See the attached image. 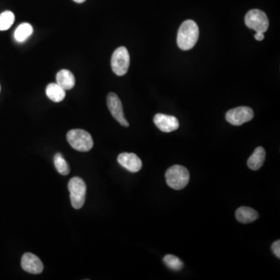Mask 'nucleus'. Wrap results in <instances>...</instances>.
Returning <instances> with one entry per match:
<instances>
[{"instance_id": "1", "label": "nucleus", "mask_w": 280, "mask_h": 280, "mask_svg": "<svg viewBox=\"0 0 280 280\" xmlns=\"http://www.w3.org/2000/svg\"><path fill=\"white\" fill-rule=\"evenodd\" d=\"M199 37V29L195 21L183 22L178 30L177 44L181 50L188 51L195 46Z\"/></svg>"}, {"instance_id": "2", "label": "nucleus", "mask_w": 280, "mask_h": 280, "mask_svg": "<svg viewBox=\"0 0 280 280\" xmlns=\"http://www.w3.org/2000/svg\"><path fill=\"white\" fill-rule=\"evenodd\" d=\"M165 178L168 186L174 190H181L189 182L190 174L185 167L174 165L166 171Z\"/></svg>"}, {"instance_id": "3", "label": "nucleus", "mask_w": 280, "mask_h": 280, "mask_svg": "<svg viewBox=\"0 0 280 280\" xmlns=\"http://www.w3.org/2000/svg\"><path fill=\"white\" fill-rule=\"evenodd\" d=\"M66 138L69 145L80 152H88L94 147L92 136L85 130H70L67 133Z\"/></svg>"}, {"instance_id": "4", "label": "nucleus", "mask_w": 280, "mask_h": 280, "mask_svg": "<svg viewBox=\"0 0 280 280\" xmlns=\"http://www.w3.org/2000/svg\"><path fill=\"white\" fill-rule=\"evenodd\" d=\"M68 191L73 207L80 209L84 206L87 192V185L82 178L74 177L68 181Z\"/></svg>"}, {"instance_id": "5", "label": "nucleus", "mask_w": 280, "mask_h": 280, "mask_svg": "<svg viewBox=\"0 0 280 280\" xmlns=\"http://www.w3.org/2000/svg\"><path fill=\"white\" fill-rule=\"evenodd\" d=\"M111 68L117 76L125 75L128 72L130 64V56L128 49L121 46L117 48L111 57Z\"/></svg>"}, {"instance_id": "6", "label": "nucleus", "mask_w": 280, "mask_h": 280, "mask_svg": "<svg viewBox=\"0 0 280 280\" xmlns=\"http://www.w3.org/2000/svg\"><path fill=\"white\" fill-rule=\"evenodd\" d=\"M244 22L250 29L255 30L256 32L265 33L268 30V17L263 11L260 10H251L245 16Z\"/></svg>"}, {"instance_id": "7", "label": "nucleus", "mask_w": 280, "mask_h": 280, "mask_svg": "<svg viewBox=\"0 0 280 280\" xmlns=\"http://www.w3.org/2000/svg\"><path fill=\"white\" fill-rule=\"evenodd\" d=\"M254 111L249 107H238L227 111L226 120L233 125H241L252 120Z\"/></svg>"}, {"instance_id": "8", "label": "nucleus", "mask_w": 280, "mask_h": 280, "mask_svg": "<svg viewBox=\"0 0 280 280\" xmlns=\"http://www.w3.org/2000/svg\"><path fill=\"white\" fill-rule=\"evenodd\" d=\"M107 104L113 118H115L120 125L122 126L128 127V121L124 115L123 107L117 94L115 93H110L107 98Z\"/></svg>"}, {"instance_id": "9", "label": "nucleus", "mask_w": 280, "mask_h": 280, "mask_svg": "<svg viewBox=\"0 0 280 280\" xmlns=\"http://www.w3.org/2000/svg\"><path fill=\"white\" fill-rule=\"evenodd\" d=\"M154 122L156 126L164 132H171L179 128V121L172 115L157 114L154 116Z\"/></svg>"}, {"instance_id": "10", "label": "nucleus", "mask_w": 280, "mask_h": 280, "mask_svg": "<svg viewBox=\"0 0 280 280\" xmlns=\"http://www.w3.org/2000/svg\"><path fill=\"white\" fill-rule=\"evenodd\" d=\"M21 267L27 272L31 274H40L44 269V265L40 258L32 253L27 252L23 255Z\"/></svg>"}, {"instance_id": "11", "label": "nucleus", "mask_w": 280, "mask_h": 280, "mask_svg": "<svg viewBox=\"0 0 280 280\" xmlns=\"http://www.w3.org/2000/svg\"><path fill=\"white\" fill-rule=\"evenodd\" d=\"M118 162L121 167L132 173L138 172L143 167L139 157L132 153H122L118 155Z\"/></svg>"}, {"instance_id": "12", "label": "nucleus", "mask_w": 280, "mask_h": 280, "mask_svg": "<svg viewBox=\"0 0 280 280\" xmlns=\"http://www.w3.org/2000/svg\"><path fill=\"white\" fill-rule=\"evenodd\" d=\"M236 219L241 224H250L256 221L259 214L256 210L250 207L242 206L237 209L235 213Z\"/></svg>"}, {"instance_id": "13", "label": "nucleus", "mask_w": 280, "mask_h": 280, "mask_svg": "<svg viewBox=\"0 0 280 280\" xmlns=\"http://www.w3.org/2000/svg\"><path fill=\"white\" fill-rule=\"evenodd\" d=\"M265 151L263 147H258L248 160V167L252 171H258L263 165L265 160Z\"/></svg>"}, {"instance_id": "14", "label": "nucleus", "mask_w": 280, "mask_h": 280, "mask_svg": "<svg viewBox=\"0 0 280 280\" xmlns=\"http://www.w3.org/2000/svg\"><path fill=\"white\" fill-rule=\"evenodd\" d=\"M57 84L65 91L74 88L76 84L75 77L69 70L62 69L56 75Z\"/></svg>"}, {"instance_id": "15", "label": "nucleus", "mask_w": 280, "mask_h": 280, "mask_svg": "<svg viewBox=\"0 0 280 280\" xmlns=\"http://www.w3.org/2000/svg\"><path fill=\"white\" fill-rule=\"evenodd\" d=\"M46 95L54 102H61L65 99V91L58 84H50L46 88Z\"/></svg>"}, {"instance_id": "16", "label": "nucleus", "mask_w": 280, "mask_h": 280, "mask_svg": "<svg viewBox=\"0 0 280 280\" xmlns=\"http://www.w3.org/2000/svg\"><path fill=\"white\" fill-rule=\"evenodd\" d=\"M34 29L32 26L28 23H23L17 27L14 32V38L19 42H23L28 39L32 34Z\"/></svg>"}, {"instance_id": "17", "label": "nucleus", "mask_w": 280, "mask_h": 280, "mask_svg": "<svg viewBox=\"0 0 280 280\" xmlns=\"http://www.w3.org/2000/svg\"><path fill=\"white\" fill-rule=\"evenodd\" d=\"M54 164L57 171L62 175H67L69 174L70 168L65 160L64 159L62 154L60 153L55 154L54 157Z\"/></svg>"}, {"instance_id": "18", "label": "nucleus", "mask_w": 280, "mask_h": 280, "mask_svg": "<svg viewBox=\"0 0 280 280\" xmlns=\"http://www.w3.org/2000/svg\"><path fill=\"white\" fill-rule=\"evenodd\" d=\"M15 21V16L11 11H5L0 14V31H7L11 28Z\"/></svg>"}, {"instance_id": "19", "label": "nucleus", "mask_w": 280, "mask_h": 280, "mask_svg": "<svg viewBox=\"0 0 280 280\" xmlns=\"http://www.w3.org/2000/svg\"><path fill=\"white\" fill-rule=\"evenodd\" d=\"M164 262L165 265L174 271H179L182 269L184 266V263L178 257L174 256L173 255H167L164 258Z\"/></svg>"}, {"instance_id": "20", "label": "nucleus", "mask_w": 280, "mask_h": 280, "mask_svg": "<svg viewBox=\"0 0 280 280\" xmlns=\"http://www.w3.org/2000/svg\"><path fill=\"white\" fill-rule=\"evenodd\" d=\"M272 250L273 251L274 254H275V256L277 258H280V241H275L273 244H272Z\"/></svg>"}, {"instance_id": "21", "label": "nucleus", "mask_w": 280, "mask_h": 280, "mask_svg": "<svg viewBox=\"0 0 280 280\" xmlns=\"http://www.w3.org/2000/svg\"><path fill=\"white\" fill-rule=\"evenodd\" d=\"M265 36H264V33L262 32H256V34H255V38L257 40V41H261L264 39Z\"/></svg>"}, {"instance_id": "22", "label": "nucleus", "mask_w": 280, "mask_h": 280, "mask_svg": "<svg viewBox=\"0 0 280 280\" xmlns=\"http://www.w3.org/2000/svg\"><path fill=\"white\" fill-rule=\"evenodd\" d=\"M74 1L77 4H83V3L85 2L86 0H74Z\"/></svg>"}, {"instance_id": "23", "label": "nucleus", "mask_w": 280, "mask_h": 280, "mask_svg": "<svg viewBox=\"0 0 280 280\" xmlns=\"http://www.w3.org/2000/svg\"><path fill=\"white\" fill-rule=\"evenodd\" d=\"M0 91H1V86H0Z\"/></svg>"}]
</instances>
